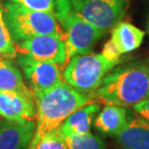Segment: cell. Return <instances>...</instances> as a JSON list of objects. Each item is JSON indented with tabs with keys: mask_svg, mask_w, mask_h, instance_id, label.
I'll return each mask as SVG.
<instances>
[{
	"mask_svg": "<svg viewBox=\"0 0 149 149\" xmlns=\"http://www.w3.org/2000/svg\"><path fill=\"white\" fill-rule=\"evenodd\" d=\"M19 64L33 93L50 89L64 80L61 67L57 64L36 61L23 54H20L19 57Z\"/></svg>",
	"mask_w": 149,
	"mask_h": 149,
	"instance_id": "ba28073f",
	"label": "cell"
},
{
	"mask_svg": "<svg viewBox=\"0 0 149 149\" xmlns=\"http://www.w3.org/2000/svg\"><path fill=\"white\" fill-rule=\"evenodd\" d=\"M70 8L80 19L90 23L104 34L121 22L129 0H68Z\"/></svg>",
	"mask_w": 149,
	"mask_h": 149,
	"instance_id": "8992f818",
	"label": "cell"
},
{
	"mask_svg": "<svg viewBox=\"0 0 149 149\" xmlns=\"http://www.w3.org/2000/svg\"><path fill=\"white\" fill-rule=\"evenodd\" d=\"M0 90L17 92L34 98L33 92L25 85L19 69L15 67L9 59L2 56H0Z\"/></svg>",
	"mask_w": 149,
	"mask_h": 149,
	"instance_id": "9a60e30c",
	"label": "cell"
},
{
	"mask_svg": "<svg viewBox=\"0 0 149 149\" xmlns=\"http://www.w3.org/2000/svg\"><path fill=\"white\" fill-rule=\"evenodd\" d=\"M116 139L123 149H149V121L132 119Z\"/></svg>",
	"mask_w": 149,
	"mask_h": 149,
	"instance_id": "8fae6325",
	"label": "cell"
},
{
	"mask_svg": "<svg viewBox=\"0 0 149 149\" xmlns=\"http://www.w3.org/2000/svg\"><path fill=\"white\" fill-rule=\"evenodd\" d=\"M28 149H69L62 136L60 127L44 134L36 142L31 143Z\"/></svg>",
	"mask_w": 149,
	"mask_h": 149,
	"instance_id": "e0dca14e",
	"label": "cell"
},
{
	"mask_svg": "<svg viewBox=\"0 0 149 149\" xmlns=\"http://www.w3.org/2000/svg\"><path fill=\"white\" fill-rule=\"evenodd\" d=\"M69 149H106V145L99 136L90 132L80 135L64 136Z\"/></svg>",
	"mask_w": 149,
	"mask_h": 149,
	"instance_id": "2e32d148",
	"label": "cell"
},
{
	"mask_svg": "<svg viewBox=\"0 0 149 149\" xmlns=\"http://www.w3.org/2000/svg\"><path fill=\"white\" fill-rule=\"evenodd\" d=\"M100 109V103L92 102L74 111L60 126L62 136L80 135L90 132L93 117Z\"/></svg>",
	"mask_w": 149,
	"mask_h": 149,
	"instance_id": "4fadbf2b",
	"label": "cell"
},
{
	"mask_svg": "<svg viewBox=\"0 0 149 149\" xmlns=\"http://www.w3.org/2000/svg\"><path fill=\"white\" fill-rule=\"evenodd\" d=\"M127 109L116 105H106L95 119V127L107 136H117L128 124Z\"/></svg>",
	"mask_w": 149,
	"mask_h": 149,
	"instance_id": "7c38bea8",
	"label": "cell"
},
{
	"mask_svg": "<svg viewBox=\"0 0 149 149\" xmlns=\"http://www.w3.org/2000/svg\"><path fill=\"white\" fill-rule=\"evenodd\" d=\"M102 54L108 59V60L114 62V63L119 64L122 60V55L120 52L117 49V47L114 46V44L112 43L111 40L108 41L107 43L104 45L103 50H102Z\"/></svg>",
	"mask_w": 149,
	"mask_h": 149,
	"instance_id": "ffe728a7",
	"label": "cell"
},
{
	"mask_svg": "<svg viewBox=\"0 0 149 149\" xmlns=\"http://www.w3.org/2000/svg\"><path fill=\"white\" fill-rule=\"evenodd\" d=\"M89 96L92 102L104 105L134 107L149 99V74L141 61L123 65L112 69Z\"/></svg>",
	"mask_w": 149,
	"mask_h": 149,
	"instance_id": "6da1fadb",
	"label": "cell"
},
{
	"mask_svg": "<svg viewBox=\"0 0 149 149\" xmlns=\"http://www.w3.org/2000/svg\"><path fill=\"white\" fill-rule=\"evenodd\" d=\"M54 16L63 28L68 60L74 55L91 52L94 45L104 34L71 10L68 0H55Z\"/></svg>",
	"mask_w": 149,
	"mask_h": 149,
	"instance_id": "5b68a950",
	"label": "cell"
},
{
	"mask_svg": "<svg viewBox=\"0 0 149 149\" xmlns=\"http://www.w3.org/2000/svg\"><path fill=\"white\" fill-rule=\"evenodd\" d=\"M145 32L132 23L119 22L111 29V42L121 54L132 52L141 46Z\"/></svg>",
	"mask_w": 149,
	"mask_h": 149,
	"instance_id": "5bb4252c",
	"label": "cell"
},
{
	"mask_svg": "<svg viewBox=\"0 0 149 149\" xmlns=\"http://www.w3.org/2000/svg\"><path fill=\"white\" fill-rule=\"evenodd\" d=\"M5 1L37 11L54 13L55 9V0H5Z\"/></svg>",
	"mask_w": 149,
	"mask_h": 149,
	"instance_id": "d6986e66",
	"label": "cell"
},
{
	"mask_svg": "<svg viewBox=\"0 0 149 149\" xmlns=\"http://www.w3.org/2000/svg\"><path fill=\"white\" fill-rule=\"evenodd\" d=\"M141 63L142 64V66L144 67V69L146 70V72L149 74V57L146 58V59H144V60L141 61Z\"/></svg>",
	"mask_w": 149,
	"mask_h": 149,
	"instance_id": "7402d4cb",
	"label": "cell"
},
{
	"mask_svg": "<svg viewBox=\"0 0 149 149\" xmlns=\"http://www.w3.org/2000/svg\"><path fill=\"white\" fill-rule=\"evenodd\" d=\"M17 52L36 61L50 62L63 68L68 62L67 47L63 37L43 35L17 43Z\"/></svg>",
	"mask_w": 149,
	"mask_h": 149,
	"instance_id": "52a82bcc",
	"label": "cell"
},
{
	"mask_svg": "<svg viewBox=\"0 0 149 149\" xmlns=\"http://www.w3.org/2000/svg\"><path fill=\"white\" fill-rule=\"evenodd\" d=\"M17 52V47H15L10 31L6 24L4 14L0 9V56L7 59H13L16 57Z\"/></svg>",
	"mask_w": 149,
	"mask_h": 149,
	"instance_id": "ac0fdd59",
	"label": "cell"
},
{
	"mask_svg": "<svg viewBox=\"0 0 149 149\" xmlns=\"http://www.w3.org/2000/svg\"><path fill=\"white\" fill-rule=\"evenodd\" d=\"M146 30H147V33L149 34V14H148V17H147V23H146Z\"/></svg>",
	"mask_w": 149,
	"mask_h": 149,
	"instance_id": "603a6c76",
	"label": "cell"
},
{
	"mask_svg": "<svg viewBox=\"0 0 149 149\" xmlns=\"http://www.w3.org/2000/svg\"><path fill=\"white\" fill-rule=\"evenodd\" d=\"M133 109L139 117L149 121V99L136 104L133 107Z\"/></svg>",
	"mask_w": 149,
	"mask_h": 149,
	"instance_id": "44dd1931",
	"label": "cell"
},
{
	"mask_svg": "<svg viewBox=\"0 0 149 149\" xmlns=\"http://www.w3.org/2000/svg\"><path fill=\"white\" fill-rule=\"evenodd\" d=\"M117 63L108 60L102 53L77 54L69 59L63 70V79L84 94H91L100 87L104 77Z\"/></svg>",
	"mask_w": 149,
	"mask_h": 149,
	"instance_id": "277c9868",
	"label": "cell"
},
{
	"mask_svg": "<svg viewBox=\"0 0 149 149\" xmlns=\"http://www.w3.org/2000/svg\"><path fill=\"white\" fill-rule=\"evenodd\" d=\"M36 131L33 120H9L0 122V149H28Z\"/></svg>",
	"mask_w": 149,
	"mask_h": 149,
	"instance_id": "9c48e42d",
	"label": "cell"
},
{
	"mask_svg": "<svg viewBox=\"0 0 149 149\" xmlns=\"http://www.w3.org/2000/svg\"><path fill=\"white\" fill-rule=\"evenodd\" d=\"M0 115L9 120L36 118L34 98L13 91L0 90Z\"/></svg>",
	"mask_w": 149,
	"mask_h": 149,
	"instance_id": "30bf717a",
	"label": "cell"
},
{
	"mask_svg": "<svg viewBox=\"0 0 149 149\" xmlns=\"http://www.w3.org/2000/svg\"><path fill=\"white\" fill-rule=\"evenodd\" d=\"M4 19L14 42H22L43 35L63 37L54 13L37 11L14 3H5Z\"/></svg>",
	"mask_w": 149,
	"mask_h": 149,
	"instance_id": "3957f363",
	"label": "cell"
},
{
	"mask_svg": "<svg viewBox=\"0 0 149 149\" xmlns=\"http://www.w3.org/2000/svg\"><path fill=\"white\" fill-rule=\"evenodd\" d=\"M33 95L37 123L31 143L36 142L44 134L59 128L77 109L92 103L89 95L77 91L65 80L54 87Z\"/></svg>",
	"mask_w": 149,
	"mask_h": 149,
	"instance_id": "7a4b0ae2",
	"label": "cell"
}]
</instances>
